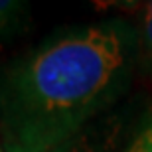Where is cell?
<instances>
[{
  "label": "cell",
  "instance_id": "6",
  "mask_svg": "<svg viewBox=\"0 0 152 152\" xmlns=\"http://www.w3.org/2000/svg\"><path fill=\"white\" fill-rule=\"evenodd\" d=\"M0 152H6V150H4V148H2V146H0Z\"/></svg>",
  "mask_w": 152,
  "mask_h": 152
},
{
  "label": "cell",
  "instance_id": "4",
  "mask_svg": "<svg viewBox=\"0 0 152 152\" xmlns=\"http://www.w3.org/2000/svg\"><path fill=\"white\" fill-rule=\"evenodd\" d=\"M50 152H107L101 140L97 138L93 132H77L75 136L67 138L65 142L57 144L56 148H51Z\"/></svg>",
  "mask_w": 152,
  "mask_h": 152
},
{
  "label": "cell",
  "instance_id": "2",
  "mask_svg": "<svg viewBox=\"0 0 152 152\" xmlns=\"http://www.w3.org/2000/svg\"><path fill=\"white\" fill-rule=\"evenodd\" d=\"M28 22V4L18 0H0V44L20 34Z\"/></svg>",
  "mask_w": 152,
  "mask_h": 152
},
{
  "label": "cell",
  "instance_id": "7",
  "mask_svg": "<svg viewBox=\"0 0 152 152\" xmlns=\"http://www.w3.org/2000/svg\"><path fill=\"white\" fill-rule=\"evenodd\" d=\"M0 146H2V144H0Z\"/></svg>",
  "mask_w": 152,
  "mask_h": 152
},
{
  "label": "cell",
  "instance_id": "5",
  "mask_svg": "<svg viewBox=\"0 0 152 152\" xmlns=\"http://www.w3.org/2000/svg\"><path fill=\"white\" fill-rule=\"evenodd\" d=\"M124 152H152V111Z\"/></svg>",
  "mask_w": 152,
  "mask_h": 152
},
{
  "label": "cell",
  "instance_id": "3",
  "mask_svg": "<svg viewBox=\"0 0 152 152\" xmlns=\"http://www.w3.org/2000/svg\"><path fill=\"white\" fill-rule=\"evenodd\" d=\"M138 45L148 71L152 73V0L144 2L140 8V22H138Z\"/></svg>",
  "mask_w": 152,
  "mask_h": 152
},
{
  "label": "cell",
  "instance_id": "1",
  "mask_svg": "<svg viewBox=\"0 0 152 152\" xmlns=\"http://www.w3.org/2000/svg\"><path fill=\"white\" fill-rule=\"evenodd\" d=\"M138 32L123 20L61 30L0 65L6 152H50L109 109L132 79Z\"/></svg>",
  "mask_w": 152,
  "mask_h": 152
}]
</instances>
